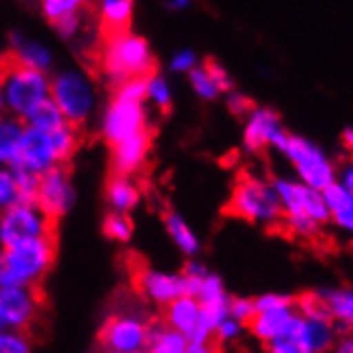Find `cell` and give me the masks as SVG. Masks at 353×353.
Listing matches in <instances>:
<instances>
[{"label": "cell", "mask_w": 353, "mask_h": 353, "mask_svg": "<svg viewBox=\"0 0 353 353\" xmlns=\"http://www.w3.org/2000/svg\"><path fill=\"white\" fill-rule=\"evenodd\" d=\"M283 152L294 163L300 178L304 184L313 186L317 191H323L327 184L336 180V170L334 165L327 161V157L304 137L289 135Z\"/></svg>", "instance_id": "obj_9"}, {"label": "cell", "mask_w": 353, "mask_h": 353, "mask_svg": "<svg viewBox=\"0 0 353 353\" xmlns=\"http://www.w3.org/2000/svg\"><path fill=\"white\" fill-rule=\"evenodd\" d=\"M163 221H165V227H168V234L172 236V240L176 242V246L180 248L184 255L191 257V255L199 253L201 244H199L197 236L191 232V227L182 221L180 214H176L174 210H168V212L163 214Z\"/></svg>", "instance_id": "obj_27"}, {"label": "cell", "mask_w": 353, "mask_h": 353, "mask_svg": "<svg viewBox=\"0 0 353 353\" xmlns=\"http://www.w3.org/2000/svg\"><path fill=\"white\" fill-rule=\"evenodd\" d=\"M351 143H353V131L345 129V146H347V150H351Z\"/></svg>", "instance_id": "obj_47"}, {"label": "cell", "mask_w": 353, "mask_h": 353, "mask_svg": "<svg viewBox=\"0 0 353 353\" xmlns=\"http://www.w3.org/2000/svg\"><path fill=\"white\" fill-rule=\"evenodd\" d=\"M152 319L139 310L131 313H114L105 319L99 332V345L105 351L116 353H135L143 351L148 343V330Z\"/></svg>", "instance_id": "obj_6"}, {"label": "cell", "mask_w": 353, "mask_h": 353, "mask_svg": "<svg viewBox=\"0 0 353 353\" xmlns=\"http://www.w3.org/2000/svg\"><path fill=\"white\" fill-rule=\"evenodd\" d=\"M191 84L195 88V92L203 99V101H212L219 97V88L214 86V81L210 79V75L205 73L203 67H193L191 71Z\"/></svg>", "instance_id": "obj_36"}, {"label": "cell", "mask_w": 353, "mask_h": 353, "mask_svg": "<svg viewBox=\"0 0 353 353\" xmlns=\"http://www.w3.org/2000/svg\"><path fill=\"white\" fill-rule=\"evenodd\" d=\"M50 97L71 127L79 129L94 108V88L84 73L67 71L50 81Z\"/></svg>", "instance_id": "obj_5"}, {"label": "cell", "mask_w": 353, "mask_h": 353, "mask_svg": "<svg viewBox=\"0 0 353 353\" xmlns=\"http://www.w3.org/2000/svg\"><path fill=\"white\" fill-rule=\"evenodd\" d=\"M152 148V131L143 129L112 146V174L135 176L143 170Z\"/></svg>", "instance_id": "obj_15"}, {"label": "cell", "mask_w": 353, "mask_h": 353, "mask_svg": "<svg viewBox=\"0 0 353 353\" xmlns=\"http://www.w3.org/2000/svg\"><path fill=\"white\" fill-rule=\"evenodd\" d=\"M133 0H103L101 3V37L131 28Z\"/></svg>", "instance_id": "obj_19"}, {"label": "cell", "mask_w": 353, "mask_h": 353, "mask_svg": "<svg viewBox=\"0 0 353 353\" xmlns=\"http://www.w3.org/2000/svg\"><path fill=\"white\" fill-rule=\"evenodd\" d=\"M131 279L135 292L143 298H148L150 302L165 306L178 296H184V287H182V274H163L154 272L146 263L141 261V257L131 255Z\"/></svg>", "instance_id": "obj_12"}, {"label": "cell", "mask_w": 353, "mask_h": 353, "mask_svg": "<svg viewBox=\"0 0 353 353\" xmlns=\"http://www.w3.org/2000/svg\"><path fill=\"white\" fill-rule=\"evenodd\" d=\"M193 67H195V54H193V52H180V54H176V58L172 60V69H174V71H180V73L191 71Z\"/></svg>", "instance_id": "obj_43"}, {"label": "cell", "mask_w": 353, "mask_h": 353, "mask_svg": "<svg viewBox=\"0 0 353 353\" xmlns=\"http://www.w3.org/2000/svg\"><path fill=\"white\" fill-rule=\"evenodd\" d=\"M279 129H281V120L276 112L268 108H253L248 112V120L244 127V148L255 154L263 152Z\"/></svg>", "instance_id": "obj_16"}, {"label": "cell", "mask_w": 353, "mask_h": 353, "mask_svg": "<svg viewBox=\"0 0 353 353\" xmlns=\"http://www.w3.org/2000/svg\"><path fill=\"white\" fill-rule=\"evenodd\" d=\"M43 302L41 287L0 285V330L26 332L34 321Z\"/></svg>", "instance_id": "obj_8"}, {"label": "cell", "mask_w": 353, "mask_h": 353, "mask_svg": "<svg viewBox=\"0 0 353 353\" xmlns=\"http://www.w3.org/2000/svg\"><path fill=\"white\" fill-rule=\"evenodd\" d=\"M227 105H230V112L234 114V116H244V114H248L251 112L255 105H253V101L251 99H246L244 94H240V92H234L232 97H230V101H227Z\"/></svg>", "instance_id": "obj_42"}, {"label": "cell", "mask_w": 353, "mask_h": 353, "mask_svg": "<svg viewBox=\"0 0 353 353\" xmlns=\"http://www.w3.org/2000/svg\"><path fill=\"white\" fill-rule=\"evenodd\" d=\"M146 122L148 118H146V110H143L141 101H127V99L114 97L105 116H103L101 133H103V139H105L110 146H114L120 139L148 129Z\"/></svg>", "instance_id": "obj_11"}, {"label": "cell", "mask_w": 353, "mask_h": 353, "mask_svg": "<svg viewBox=\"0 0 353 353\" xmlns=\"http://www.w3.org/2000/svg\"><path fill=\"white\" fill-rule=\"evenodd\" d=\"M11 54L22 62V65L39 69V71H48L52 67L50 52L39 43H22L19 39H15V50Z\"/></svg>", "instance_id": "obj_28"}, {"label": "cell", "mask_w": 353, "mask_h": 353, "mask_svg": "<svg viewBox=\"0 0 353 353\" xmlns=\"http://www.w3.org/2000/svg\"><path fill=\"white\" fill-rule=\"evenodd\" d=\"M103 234L116 242H129L133 236V221L127 212L112 210L103 221Z\"/></svg>", "instance_id": "obj_29"}, {"label": "cell", "mask_w": 353, "mask_h": 353, "mask_svg": "<svg viewBox=\"0 0 353 353\" xmlns=\"http://www.w3.org/2000/svg\"><path fill=\"white\" fill-rule=\"evenodd\" d=\"M22 120H24L26 127L39 129V131H48V133L56 131L60 127H65V124H69L52 97H46L43 101H39L37 105Z\"/></svg>", "instance_id": "obj_23"}, {"label": "cell", "mask_w": 353, "mask_h": 353, "mask_svg": "<svg viewBox=\"0 0 353 353\" xmlns=\"http://www.w3.org/2000/svg\"><path fill=\"white\" fill-rule=\"evenodd\" d=\"M199 319V302L193 296H178L172 302L165 304L163 321L189 339Z\"/></svg>", "instance_id": "obj_17"}, {"label": "cell", "mask_w": 353, "mask_h": 353, "mask_svg": "<svg viewBox=\"0 0 353 353\" xmlns=\"http://www.w3.org/2000/svg\"><path fill=\"white\" fill-rule=\"evenodd\" d=\"M56 259V234L28 238L3 246L0 251V285L37 287Z\"/></svg>", "instance_id": "obj_2"}, {"label": "cell", "mask_w": 353, "mask_h": 353, "mask_svg": "<svg viewBox=\"0 0 353 353\" xmlns=\"http://www.w3.org/2000/svg\"><path fill=\"white\" fill-rule=\"evenodd\" d=\"M341 184L345 186V189H353V170H351V165H347L345 168V172H343V176H341Z\"/></svg>", "instance_id": "obj_45"}, {"label": "cell", "mask_w": 353, "mask_h": 353, "mask_svg": "<svg viewBox=\"0 0 353 353\" xmlns=\"http://www.w3.org/2000/svg\"><path fill=\"white\" fill-rule=\"evenodd\" d=\"M73 201H75V191L67 165H54V168L41 174L34 205L46 216L58 223L71 210Z\"/></svg>", "instance_id": "obj_10"}, {"label": "cell", "mask_w": 353, "mask_h": 353, "mask_svg": "<svg viewBox=\"0 0 353 353\" xmlns=\"http://www.w3.org/2000/svg\"><path fill=\"white\" fill-rule=\"evenodd\" d=\"M17 203V182L9 165H0V212Z\"/></svg>", "instance_id": "obj_35"}, {"label": "cell", "mask_w": 353, "mask_h": 353, "mask_svg": "<svg viewBox=\"0 0 353 353\" xmlns=\"http://www.w3.org/2000/svg\"><path fill=\"white\" fill-rule=\"evenodd\" d=\"M294 306H279V308H268V310H257V313L251 317L246 325L251 327L253 336H257L261 343L272 341L279 332L283 330V325L287 323V319L292 317Z\"/></svg>", "instance_id": "obj_20"}, {"label": "cell", "mask_w": 353, "mask_h": 353, "mask_svg": "<svg viewBox=\"0 0 353 353\" xmlns=\"http://www.w3.org/2000/svg\"><path fill=\"white\" fill-rule=\"evenodd\" d=\"M184 274H189V276H205L208 274V270L205 265L197 263V261H189L184 268Z\"/></svg>", "instance_id": "obj_44"}, {"label": "cell", "mask_w": 353, "mask_h": 353, "mask_svg": "<svg viewBox=\"0 0 353 353\" xmlns=\"http://www.w3.org/2000/svg\"><path fill=\"white\" fill-rule=\"evenodd\" d=\"M5 112V103H3V88H0V114Z\"/></svg>", "instance_id": "obj_48"}, {"label": "cell", "mask_w": 353, "mask_h": 353, "mask_svg": "<svg viewBox=\"0 0 353 353\" xmlns=\"http://www.w3.org/2000/svg\"><path fill=\"white\" fill-rule=\"evenodd\" d=\"M32 341L22 330H0V353H26Z\"/></svg>", "instance_id": "obj_34"}, {"label": "cell", "mask_w": 353, "mask_h": 353, "mask_svg": "<svg viewBox=\"0 0 353 353\" xmlns=\"http://www.w3.org/2000/svg\"><path fill=\"white\" fill-rule=\"evenodd\" d=\"M84 3L86 0H41V9H43V15L48 17V22L54 24L62 15L79 13Z\"/></svg>", "instance_id": "obj_33"}, {"label": "cell", "mask_w": 353, "mask_h": 353, "mask_svg": "<svg viewBox=\"0 0 353 353\" xmlns=\"http://www.w3.org/2000/svg\"><path fill=\"white\" fill-rule=\"evenodd\" d=\"M203 69H205L208 75H210V79L214 81V86L219 88V92H221V90H223V92H230V90L234 88V81H232L230 73H227L214 58H208V60L203 62Z\"/></svg>", "instance_id": "obj_37"}, {"label": "cell", "mask_w": 353, "mask_h": 353, "mask_svg": "<svg viewBox=\"0 0 353 353\" xmlns=\"http://www.w3.org/2000/svg\"><path fill=\"white\" fill-rule=\"evenodd\" d=\"M332 341H334V321L321 319V317H304L302 353L325 351L330 349Z\"/></svg>", "instance_id": "obj_21"}, {"label": "cell", "mask_w": 353, "mask_h": 353, "mask_svg": "<svg viewBox=\"0 0 353 353\" xmlns=\"http://www.w3.org/2000/svg\"><path fill=\"white\" fill-rule=\"evenodd\" d=\"M189 5H191V0H170L172 9H184V7H189Z\"/></svg>", "instance_id": "obj_46"}, {"label": "cell", "mask_w": 353, "mask_h": 353, "mask_svg": "<svg viewBox=\"0 0 353 353\" xmlns=\"http://www.w3.org/2000/svg\"><path fill=\"white\" fill-rule=\"evenodd\" d=\"M274 191L283 205V212H302L325 225L330 221V210L321 197V191L313 189L304 182H289V180H274Z\"/></svg>", "instance_id": "obj_13"}, {"label": "cell", "mask_w": 353, "mask_h": 353, "mask_svg": "<svg viewBox=\"0 0 353 353\" xmlns=\"http://www.w3.org/2000/svg\"><path fill=\"white\" fill-rule=\"evenodd\" d=\"M253 315H255V304H253V300H246V298L230 300V317L238 319L240 323H248Z\"/></svg>", "instance_id": "obj_39"}, {"label": "cell", "mask_w": 353, "mask_h": 353, "mask_svg": "<svg viewBox=\"0 0 353 353\" xmlns=\"http://www.w3.org/2000/svg\"><path fill=\"white\" fill-rule=\"evenodd\" d=\"M105 199L118 212H131L141 199L139 186L131 180V176L112 174L105 184Z\"/></svg>", "instance_id": "obj_18"}, {"label": "cell", "mask_w": 353, "mask_h": 353, "mask_svg": "<svg viewBox=\"0 0 353 353\" xmlns=\"http://www.w3.org/2000/svg\"><path fill=\"white\" fill-rule=\"evenodd\" d=\"M321 197L327 205L330 214L332 212H339V210H345V208H353V195L349 189H345V186L341 182H332L327 184L325 189L321 191Z\"/></svg>", "instance_id": "obj_31"}, {"label": "cell", "mask_w": 353, "mask_h": 353, "mask_svg": "<svg viewBox=\"0 0 353 353\" xmlns=\"http://www.w3.org/2000/svg\"><path fill=\"white\" fill-rule=\"evenodd\" d=\"M323 296V302L327 306V313L334 321V332H349L351 327V321H353V294L351 289H334V292H325L321 294Z\"/></svg>", "instance_id": "obj_24"}, {"label": "cell", "mask_w": 353, "mask_h": 353, "mask_svg": "<svg viewBox=\"0 0 353 353\" xmlns=\"http://www.w3.org/2000/svg\"><path fill=\"white\" fill-rule=\"evenodd\" d=\"M240 332H242V323L234 317L227 315L219 327L214 330V345H223V343H230V341H236L240 336Z\"/></svg>", "instance_id": "obj_38"}, {"label": "cell", "mask_w": 353, "mask_h": 353, "mask_svg": "<svg viewBox=\"0 0 353 353\" xmlns=\"http://www.w3.org/2000/svg\"><path fill=\"white\" fill-rule=\"evenodd\" d=\"M302 330H304V317L292 313L283 330L265 345L274 353H302Z\"/></svg>", "instance_id": "obj_26"}, {"label": "cell", "mask_w": 353, "mask_h": 353, "mask_svg": "<svg viewBox=\"0 0 353 353\" xmlns=\"http://www.w3.org/2000/svg\"><path fill=\"white\" fill-rule=\"evenodd\" d=\"M186 345H189V339H186L182 332L170 327V325H154V321L150 323L148 330V343L146 349L154 351V353H182L186 351Z\"/></svg>", "instance_id": "obj_25"}, {"label": "cell", "mask_w": 353, "mask_h": 353, "mask_svg": "<svg viewBox=\"0 0 353 353\" xmlns=\"http://www.w3.org/2000/svg\"><path fill=\"white\" fill-rule=\"evenodd\" d=\"M24 120L17 116H3L0 114V165H11L17 159L19 141L24 133Z\"/></svg>", "instance_id": "obj_22"}, {"label": "cell", "mask_w": 353, "mask_h": 353, "mask_svg": "<svg viewBox=\"0 0 353 353\" xmlns=\"http://www.w3.org/2000/svg\"><path fill=\"white\" fill-rule=\"evenodd\" d=\"M223 212L246 223L274 225L276 230L283 221V205L274 186L248 172L238 174L232 197L225 203Z\"/></svg>", "instance_id": "obj_3"}, {"label": "cell", "mask_w": 353, "mask_h": 353, "mask_svg": "<svg viewBox=\"0 0 353 353\" xmlns=\"http://www.w3.org/2000/svg\"><path fill=\"white\" fill-rule=\"evenodd\" d=\"M148 77L150 75H137L120 81L114 88V97L127 99V101H146V90H148Z\"/></svg>", "instance_id": "obj_32"}, {"label": "cell", "mask_w": 353, "mask_h": 353, "mask_svg": "<svg viewBox=\"0 0 353 353\" xmlns=\"http://www.w3.org/2000/svg\"><path fill=\"white\" fill-rule=\"evenodd\" d=\"M79 24H81L79 22V15L77 13H69V15H62L60 19H56L52 26L58 30L60 37L69 39V37H75V32L79 30Z\"/></svg>", "instance_id": "obj_41"}, {"label": "cell", "mask_w": 353, "mask_h": 353, "mask_svg": "<svg viewBox=\"0 0 353 353\" xmlns=\"http://www.w3.org/2000/svg\"><path fill=\"white\" fill-rule=\"evenodd\" d=\"M146 99H150L154 105L163 112V114H170L172 110V92L165 77L152 73L148 77V90H146Z\"/></svg>", "instance_id": "obj_30"}, {"label": "cell", "mask_w": 353, "mask_h": 353, "mask_svg": "<svg viewBox=\"0 0 353 353\" xmlns=\"http://www.w3.org/2000/svg\"><path fill=\"white\" fill-rule=\"evenodd\" d=\"M255 304V313L257 310H268V308H279V306H294V298L289 296H281V294H265L257 300H253Z\"/></svg>", "instance_id": "obj_40"}, {"label": "cell", "mask_w": 353, "mask_h": 353, "mask_svg": "<svg viewBox=\"0 0 353 353\" xmlns=\"http://www.w3.org/2000/svg\"><path fill=\"white\" fill-rule=\"evenodd\" d=\"M99 69L116 88L120 81L129 77L152 75L157 71V62L146 39L124 30L101 37Z\"/></svg>", "instance_id": "obj_1"}, {"label": "cell", "mask_w": 353, "mask_h": 353, "mask_svg": "<svg viewBox=\"0 0 353 353\" xmlns=\"http://www.w3.org/2000/svg\"><path fill=\"white\" fill-rule=\"evenodd\" d=\"M0 88L5 112L24 118L39 101L50 97V77L46 71L22 65L11 52L0 56Z\"/></svg>", "instance_id": "obj_4"}, {"label": "cell", "mask_w": 353, "mask_h": 353, "mask_svg": "<svg viewBox=\"0 0 353 353\" xmlns=\"http://www.w3.org/2000/svg\"><path fill=\"white\" fill-rule=\"evenodd\" d=\"M58 223L39 210L34 203H13L0 214V246H9L28 238L56 234Z\"/></svg>", "instance_id": "obj_7"}, {"label": "cell", "mask_w": 353, "mask_h": 353, "mask_svg": "<svg viewBox=\"0 0 353 353\" xmlns=\"http://www.w3.org/2000/svg\"><path fill=\"white\" fill-rule=\"evenodd\" d=\"M54 165H60V163H58V157L54 150L52 135L48 131L24 127L22 141H19V152H17V159L11 168L26 170V172L41 176L50 168H54Z\"/></svg>", "instance_id": "obj_14"}]
</instances>
